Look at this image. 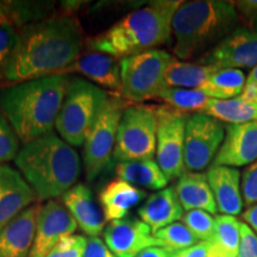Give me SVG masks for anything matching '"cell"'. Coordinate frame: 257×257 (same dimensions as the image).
<instances>
[{"label": "cell", "mask_w": 257, "mask_h": 257, "mask_svg": "<svg viewBox=\"0 0 257 257\" xmlns=\"http://www.w3.org/2000/svg\"><path fill=\"white\" fill-rule=\"evenodd\" d=\"M82 31L72 17H55L22 28L14 53L0 69L9 86L59 75L80 57Z\"/></svg>", "instance_id": "6da1fadb"}, {"label": "cell", "mask_w": 257, "mask_h": 257, "mask_svg": "<svg viewBox=\"0 0 257 257\" xmlns=\"http://www.w3.org/2000/svg\"><path fill=\"white\" fill-rule=\"evenodd\" d=\"M69 80L59 74L0 88V108L24 144L51 134Z\"/></svg>", "instance_id": "7a4b0ae2"}, {"label": "cell", "mask_w": 257, "mask_h": 257, "mask_svg": "<svg viewBox=\"0 0 257 257\" xmlns=\"http://www.w3.org/2000/svg\"><path fill=\"white\" fill-rule=\"evenodd\" d=\"M182 2L159 0L138 9L87 40V47L117 60L155 49L169 42L173 18Z\"/></svg>", "instance_id": "3957f363"}, {"label": "cell", "mask_w": 257, "mask_h": 257, "mask_svg": "<svg viewBox=\"0 0 257 257\" xmlns=\"http://www.w3.org/2000/svg\"><path fill=\"white\" fill-rule=\"evenodd\" d=\"M15 163L40 200L63 195L81 172L78 153L54 134L24 144Z\"/></svg>", "instance_id": "277c9868"}, {"label": "cell", "mask_w": 257, "mask_h": 257, "mask_svg": "<svg viewBox=\"0 0 257 257\" xmlns=\"http://www.w3.org/2000/svg\"><path fill=\"white\" fill-rule=\"evenodd\" d=\"M238 22L239 15L233 2H182L173 18V53L181 60L192 59L217 46L238 28Z\"/></svg>", "instance_id": "5b68a950"}, {"label": "cell", "mask_w": 257, "mask_h": 257, "mask_svg": "<svg viewBox=\"0 0 257 257\" xmlns=\"http://www.w3.org/2000/svg\"><path fill=\"white\" fill-rule=\"evenodd\" d=\"M107 98V93L87 80H69L55 123L57 133L64 142L72 147H80L85 143Z\"/></svg>", "instance_id": "8992f818"}, {"label": "cell", "mask_w": 257, "mask_h": 257, "mask_svg": "<svg viewBox=\"0 0 257 257\" xmlns=\"http://www.w3.org/2000/svg\"><path fill=\"white\" fill-rule=\"evenodd\" d=\"M173 59L166 50L153 49L120 60L121 98L134 102L159 98L168 87L165 74Z\"/></svg>", "instance_id": "52a82bcc"}, {"label": "cell", "mask_w": 257, "mask_h": 257, "mask_svg": "<svg viewBox=\"0 0 257 257\" xmlns=\"http://www.w3.org/2000/svg\"><path fill=\"white\" fill-rule=\"evenodd\" d=\"M156 107L126 106L118 126L112 159L119 162L153 160L156 154Z\"/></svg>", "instance_id": "ba28073f"}, {"label": "cell", "mask_w": 257, "mask_h": 257, "mask_svg": "<svg viewBox=\"0 0 257 257\" xmlns=\"http://www.w3.org/2000/svg\"><path fill=\"white\" fill-rule=\"evenodd\" d=\"M126 106L120 95L108 96L89 130L83 143V166L88 181H93L111 162L118 126Z\"/></svg>", "instance_id": "9c48e42d"}, {"label": "cell", "mask_w": 257, "mask_h": 257, "mask_svg": "<svg viewBox=\"0 0 257 257\" xmlns=\"http://www.w3.org/2000/svg\"><path fill=\"white\" fill-rule=\"evenodd\" d=\"M157 136L156 159L166 178H180L186 172L185 131L189 114L173 110L169 106H156Z\"/></svg>", "instance_id": "30bf717a"}, {"label": "cell", "mask_w": 257, "mask_h": 257, "mask_svg": "<svg viewBox=\"0 0 257 257\" xmlns=\"http://www.w3.org/2000/svg\"><path fill=\"white\" fill-rule=\"evenodd\" d=\"M225 138L221 121L205 113L189 114L185 131V167L200 172L216 159Z\"/></svg>", "instance_id": "8fae6325"}, {"label": "cell", "mask_w": 257, "mask_h": 257, "mask_svg": "<svg viewBox=\"0 0 257 257\" xmlns=\"http://www.w3.org/2000/svg\"><path fill=\"white\" fill-rule=\"evenodd\" d=\"M201 64L218 69L253 68L257 66V31L238 27L200 59Z\"/></svg>", "instance_id": "7c38bea8"}, {"label": "cell", "mask_w": 257, "mask_h": 257, "mask_svg": "<svg viewBox=\"0 0 257 257\" xmlns=\"http://www.w3.org/2000/svg\"><path fill=\"white\" fill-rule=\"evenodd\" d=\"M78 224L70 212L59 201L50 200L41 207L36 233L29 257H46L61 238L73 234Z\"/></svg>", "instance_id": "4fadbf2b"}, {"label": "cell", "mask_w": 257, "mask_h": 257, "mask_svg": "<svg viewBox=\"0 0 257 257\" xmlns=\"http://www.w3.org/2000/svg\"><path fill=\"white\" fill-rule=\"evenodd\" d=\"M104 239L115 257H137L144 250L161 246L152 229L136 218L111 221L104 231Z\"/></svg>", "instance_id": "5bb4252c"}, {"label": "cell", "mask_w": 257, "mask_h": 257, "mask_svg": "<svg viewBox=\"0 0 257 257\" xmlns=\"http://www.w3.org/2000/svg\"><path fill=\"white\" fill-rule=\"evenodd\" d=\"M257 160V120L229 124L225 138L212 166L243 167Z\"/></svg>", "instance_id": "9a60e30c"}, {"label": "cell", "mask_w": 257, "mask_h": 257, "mask_svg": "<svg viewBox=\"0 0 257 257\" xmlns=\"http://www.w3.org/2000/svg\"><path fill=\"white\" fill-rule=\"evenodd\" d=\"M36 198L21 172L8 165H0V231L30 207Z\"/></svg>", "instance_id": "2e32d148"}, {"label": "cell", "mask_w": 257, "mask_h": 257, "mask_svg": "<svg viewBox=\"0 0 257 257\" xmlns=\"http://www.w3.org/2000/svg\"><path fill=\"white\" fill-rule=\"evenodd\" d=\"M41 207L37 204L28 207L0 231V257H29Z\"/></svg>", "instance_id": "e0dca14e"}, {"label": "cell", "mask_w": 257, "mask_h": 257, "mask_svg": "<svg viewBox=\"0 0 257 257\" xmlns=\"http://www.w3.org/2000/svg\"><path fill=\"white\" fill-rule=\"evenodd\" d=\"M210 187L216 200L218 212L224 216H237L243 210L242 175L237 168L225 166H211L207 172Z\"/></svg>", "instance_id": "ac0fdd59"}, {"label": "cell", "mask_w": 257, "mask_h": 257, "mask_svg": "<svg viewBox=\"0 0 257 257\" xmlns=\"http://www.w3.org/2000/svg\"><path fill=\"white\" fill-rule=\"evenodd\" d=\"M62 202L78 226L89 237H96L104 231L105 216L88 186L82 184L73 186L62 195Z\"/></svg>", "instance_id": "d6986e66"}, {"label": "cell", "mask_w": 257, "mask_h": 257, "mask_svg": "<svg viewBox=\"0 0 257 257\" xmlns=\"http://www.w3.org/2000/svg\"><path fill=\"white\" fill-rule=\"evenodd\" d=\"M72 72L81 73L91 81L120 95V60L106 54L92 51L80 56L72 66L64 69L62 74Z\"/></svg>", "instance_id": "ffe728a7"}, {"label": "cell", "mask_w": 257, "mask_h": 257, "mask_svg": "<svg viewBox=\"0 0 257 257\" xmlns=\"http://www.w3.org/2000/svg\"><path fill=\"white\" fill-rule=\"evenodd\" d=\"M184 211L175 188L167 187L150 195L138 210V214L141 220L155 233L156 231L182 219Z\"/></svg>", "instance_id": "44dd1931"}, {"label": "cell", "mask_w": 257, "mask_h": 257, "mask_svg": "<svg viewBox=\"0 0 257 257\" xmlns=\"http://www.w3.org/2000/svg\"><path fill=\"white\" fill-rule=\"evenodd\" d=\"M146 198V191L120 179L111 181L99 193V202L108 223L124 219L128 212Z\"/></svg>", "instance_id": "7402d4cb"}, {"label": "cell", "mask_w": 257, "mask_h": 257, "mask_svg": "<svg viewBox=\"0 0 257 257\" xmlns=\"http://www.w3.org/2000/svg\"><path fill=\"white\" fill-rule=\"evenodd\" d=\"M174 188L180 204L186 212L202 210L211 214L218 213L216 200L205 173L185 172L179 178Z\"/></svg>", "instance_id": "603a6c76"}, {"label": "cell", "mask_w": 257, "mask_h": 257, "mask_svg": "<svg viewBox=\"0 0 257 257\" xmlns=\"http://www.w3.org/2000/svg\"><path fill=\"white\" fill-rule=\"evenodd\" d=\"M115 175L128 184L146 187L153 191H162L167 188L169 180L154 160L119 162L115 166Z\"/></svg>", "instance_id": "cb8c5ba5"}, {"label": "cell", "mask_w": 257, "mask_h": 257, "mask_svg": "<svg viewBox=\"0 0 257 257\" xmlns=\"http://www.w3.org/2000/svg\"><path fill=\"white\" fill-rule=\"evenodd\" d=\"M219 70L217 67L201 63L180 62L173 59L166 70L165 79L168 87L200 89L213 73Z\"/></svg>", "instance_id": "d4e9b609"}, {"label": "cell", "mask_w": 257, "mask_h": 257, "mask_svg": "<svg viewBox=\"0 0 257 257\" xmlns=\"http://www.w3.org/2000/svg\"><path fill=\"white\" fill-rule=\"evenodd\" d=\"M246 78L240 69H219L213 73L199 89L211 99L227 100L242 94Z\"/></svg>", "instance_id": "484cf974"}, {"label": "cell", "mask_w": 257, "mask_h": 257, "mask_svg": "<svg viewBox=\"0 0 257 257\" xmlns=\"http://www.w3.org/2000/svg\"><path fill=\"white\" fill-rule=\"evenodd\" d=\"M204 113L225 123L243 124L257 120V104L239 96L227 100L212 99Z\"/></svg>", "instance_id": "4316f807"}, {"label": "cell", "mask_w": 257, "mask_h": 257, "mask_svg": "<svg viewBox=\"0 0 257 257\" xmlns=\"http://www.w3.org/2000/svg\"><path fill=\"white\" fill-rule=\"evenodd\" d=\"M159 99L181 113H204L212 99L199 89L167 87Z\"/></svg>", "instance_id": "83f0119b"}, {"label": "cell", "mask_w": 257, "mask_h": 257, "mask_svg": "<svg viewBox=\"0 0 257 257\" xmlns=\"http://www.w3.org/2000/svg\"><path fill=\"white\" fill-rule=\"evenodd\" d=\"M239 223L232 216L216 217V234L212 240L221 257H237L240 243Z\"/></svg>", "instance_id": "f1b7e54d"}, {"label": "cell", "mask_w": 257, "mask_h": 257, "mask_svg": "<svg viewBox=\"0 0 257 257\" xmlns=\"http://www.w3.org/2000/svg\"><path fill=\"white\" fill-rule=\"evenodd\" d=\"M154 236L160 240L161 248L168 251L187 249L200 242L184 223L179 221L156 231Z\"/></svg>", "instance_id": "f546056e"}, {"label": "cell", "mask_w": 257, "mask_h": 257, "mask_svg": "<svg viewBox=\"0 0 257 257\" xmlns=\"http://www.w3.org/2000/svg\"><path fill=\"white\" fill-rule=\"evenodd\" d=\"M182 223L192 231L200 242H212L216 234V218L202 210L186 212Z\"/></svg>", "instance_id": "4dcf8cb0"}, {"label": "cell", "mask_w": 257, "mask_h": 257, "mask_svg": "<svg viewBox=\"0 0 257 257\" xmlns=\"http://www.w3.org/2000/svg\"><path fill=\"white\" fill-rule=\"evenodd\" d=\"M19 153V138L6 115L0 111V165L15 160Z\"/></svg>", "instance_id": "1f68e13d"}, {"label": "cell", "mask_w": 257, "mask_h": 257, "mask_svg": "<svg viewBox=\"0 0 257 257\" xmlns=\"http://www.w3.org/2000/svg\"><path fill=\"white\" fill-rule=\"evenodd\" d=\"M87 238L81 234H68L60 239L46 257H83Z\"/></svg>", "instance_id": "d6a6232c"}, {"label": "cell", "mask_w": 257, "mask_h": 257, "mask_svg": "<svg viewBox=\"0 0 257 257\" xmlns=\"http://www.w3.org/2000/svg\"><path fill=\"white\" fill-rule=\"evenodd\" d=\"M242 195L246 206H253L257 204V160L244 169L242 174Z\"/></svg>", "instance_id": "836d02e7"}, {"label": "cell", "mask_w": 257, "mask_h": 257, "mask_svg": "<svg viewBox=\"0 0 257 257\" xmlns=\"http://www.w3.org/2000/svg\"><path fill=\"white\" fill-rule=\"evenodd\" d=\"M18 37L19 32L15 27H0V69L11 57Z\"/></svg>", "instance_id": "e575fe53"}, {"label": "cell", "mask_w": 257, "mask_h": 257, "mask_svg": "<svg viewBox=\"0 0 257 257\" xmlns=\"http://www.w3.org/2000/svg\"><path fill=\"white\" fill-rule=\"evenodd\" d=\"M240 243L237 257H257V234L246 223H239Z\"/></svg>", "instance_id": "d590c367"}, {"label": "cell", "mask_w": 257, "mask_h": 257, "mask_svg": "<svg viewBox=\"0 0 257 257\" xmlns=\"http://www.w3.org/2000/svg\"><path fill=\"white\" fill-rule=\"evenodd\" d=\"M166 251L168 257H220L212 242H199L187 249Z\"/></svg>", "instance_id": "8d00e7d4"}, {"label": "cell", "mask_w": 257, "mask_h": 257, "mask_svg": "<svg viewBox=\"0 0 257 257\" xmlns=\"http://www.w3.org/2000/svg\"><path fill=\"white\" fill-rule=\"evenodd\" d=\"M83 257H115L105 242L98 237H89L86 243Z\"/></svg>", "instance_id": "74e56055"}, {"label": "cell", "mask_w": 257, "mask_h": 257, "mask_svg": "<svg viewBox=\"0 0 257 257\" xmlns=\"http://www.w3.org/2000/svg\"><path fill=\"white\" fill-rule=\"evenodd\" d=\"M19 25L17 3L0 2V27Z\"/></svg>", "instance_id": "f35d334b"}, {"label": "cell", "mask_w": 257, "mask_h": 257, "mask_svg": "<svg viewBox=\"0 0 257 257\" xmlns=\"http://www.w3.org/2000/svg\"><path fill=\"white\" fill-rule=\"evenodd\" d=\"M233 4L238 15L243 16L251 25L257 16V0H242V2H233Z\"/></svg>", "instance_id": "ab89813d"}, {"label": "cell", "mask_w": 257, "mask_h": 257, "mask_svg": "<svg viewBox=\"0 0 257 257\" xmlns=\"http://www.w3.org/2000/svg\"><path fill=\"white\" fill-rule=\"evenodd\" d=\"M239 98H242L243 100L256 102L257 104V82H246Z\"/></svg>", "instance_id": "60d3db41"}, {"label": "cell", "mask_w": 257, "mask_h": 257, "mask_svg": "<svg viewBox=\"0 0 257 257\" xmlns=\"http://www.w3.org/2000/svg\"><path fill=\"white\" fill-rule=\"evenodd\" d=\"M243 219L248 223L249 226L257 234V204L253 205V206H250L246 211H244Z\"/></svg>", "instance_id": "b9f144b4"}, {"label": "cell", "mask_w": 257, "mask_h": 257, "mask_svg": "<svg viewBox=\"0 0 257 257\" xmlns=\"http://www.w3.org/2000/svg\"><path fill=\"white\" fill-rule=\"evenodd\" d=\"M137 257H168V253L166 249L161 248V246H153V248L144 250Z\"/></svg>", "instance_id": "7bdbcfd3"}, {"label": "cell", "mask_w": 257, "mask_h": 257, "mask_svg": "<svg viewBox=\"0 0 257 257\" xmlns=\"http://www.w3.org/2000/svg\"><path fill=\"white\" fill-rule=\"evenodd\" d=\"M246 82H257V66L253 67L251 72L249 73L248 78H246Z\"/></svg>", "instance_id": "ee69618b"}, {"label": "cell", "mask_w": 257, "mask_h": 257, "mask_svg": "<svg viewBox=\"0 0 257 257\" xmlns=\"http://www.w3.org/2000/svg\"><path fill=\"white\" fill-rule=\"evenodd\" d=\"M249 29H252V30H256V31H257V16L255 17V19H253L252 24L250 25Z\"/></svg>", "instance_id": "f6af8a7d"}]
</instances>
